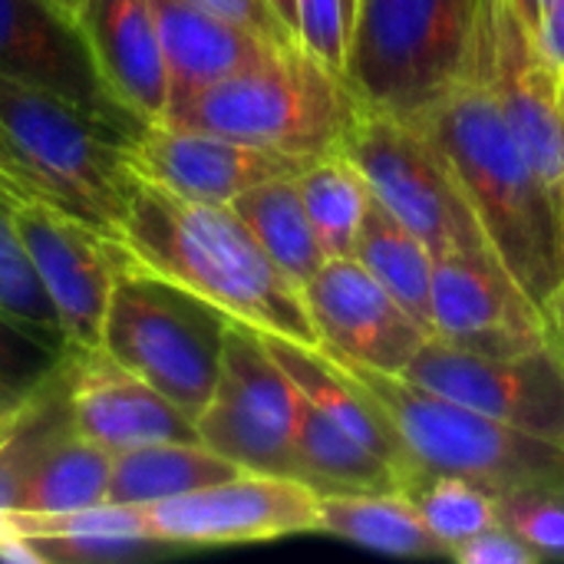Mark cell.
<instances>
[{"instance_id":"8fae6325","label":"cell","mask_w":564,"mask_h":564,"mask_svg":"<svg viewBox=\"0 0 564 564\" xmlns=\"http://www.w3.org/2000/svg\"><path fill=\"white\" fill-rule=\"evenodd\" d=\"M145 532L169 549L261 545L317 532L321 496L294 476L238 473L235 479L139 506Z\"/></svg>"},{"instance_id":"1f68e13d","label":"cell","mask_w":564,"mask_h":564,"mask_svg":"<svg viewBox=\"0 0 564 564\" xmlns=\"http://www.w3.org/2000/svg\"><path fill=\"white\" fill-rule=\"evenodd\" d=\"M66 347L43 340L0 311V403H23L63 367Z\"/></svg>"},{"instance_id":"7bdbcfd3","label":"cell","mask_w":564,"mask_h":564,"mask_svg":"<svg viewBox=\"0 0 564 564\" xmlns=\"http://www.w3.org/2000/svg\"><path fill=\"white\" fill-rule=\"evenodd\" d=\"M53 3H59L63 10H69V13H76V10H79V7H83L86 0H53Z\"/></svg>"},{"instance_id":"2e32d148","label":"cell","mask_w":564,"mask_h":564,"mask_svg":"<svg viewBox=\"0 0 564 564\" xmlns=\"http://www.w3.org/2000/svg\"><path fill=\"white\" fill-rule=\"evenodd\" d=\"M129 165L139 178L195 202L231 205L248 188L297 175L301 159L251 145L221 132L152 122L129 142Z\"/></svg>"},{"instance_id":"f546056e","label":"cell","mask_w":564,"mask_h":564,"mask_svg":"<svg viewBox=\"0 0 564 564\" xmlns=\"http://www.w3.org/2000/svg\"><path fill=\"white\" fill-rule=\"evenodd\" d=\"M0 311L50 344L66 347L56 307L36 274L30 248L17 228L13 205L0 195Z\"/></svg>"},{"instance_id":"9c48e42d","label":"cell","mask_w":564,"mask_h":564,"mask_svg":"<svg viewBox=\"0 0 564 564\" xmlns=\"http://www.w3.org/2000/svg\"><path fill=\"white\" fill-rule=\"evenodd\" d=\"M294 413L297 387L264 337L228 321L218 383L195 420L198 440L241 473L294 476Z\"/></svg>"},{"instance_id":"ab89813d","label":"cell","mask_w":564,"mask_h":564,"mask_svg":"<svg viewBox=\"0 0 564 564\" xmlns=\"http://www.w3.org/2000/svg\"><path fill=\"white\" fill-rule=\"evenodd\" d=\"M549 321H552L555 340L562 344L564 350V281L562 288H558V294H555V301H552V307H549Z\"/></svg>"},{"instance_id":"ba28073f","label":"cell","mask_w":564,"mask_h":564,"mask_svg":"<svg viewBox=\"0 0 564 564\" xmlns=\"http://www.w3.org/2000/svg\"><path fill=\"white\" fill-rule=\"evenodd\" d=\"M344 152L364 172L373 198L436 258H496L449 162L413 119L360 102Z\"/></svg>"},{"instance_id":"9a60e30c","label":"cell","mask_w":564,"mask_h":564,"mask_svg":"<svg viewBox=\"0 0 564 564\" xmlns=\"http://www.w3.org/2000/svg\"><path fill=\"white\" fill-rule=\"evenodd\" d=\"M433 337L486 357H516L555 340L549 314L496 258L440 254L433 268Z\"/></svg>"},{"instance_id":"d4e9b609","label":"cell","mask_w":564,"mask_h":564,"mask_svg":"<svg viewBox=\"0 0 564 564\" xmlns=\"http://www.w3.org/2000/svg\"><path fill=\"white\" fill-rule=\"evenodd\" d=\"M238 473L241 469L235 463H228L205 443H152L112 456L106 502L152 506L235 479Z\"/></svg>"},{"instance_id":"30bf717a","label":"cell","mask_w":564,"mask_h":564,"mask_svg":"<svg viewBox=\"0 0 564 564\" xmlns=\"http://www.w3.org/2000/svg\"><path fill=\"white\" fill-rule=\"evenodd\" d=\"M479 63L516 139L564 205V69L519 0H479Z\"/></svg>"},{"instance_id":"f35d334b","label":"cell","mask_w":564,"mask_h":564,"mask_svg":"<svg viewBox=\"0 0 564 564\" xmlns=\"http://www.w3.org/2000/svg\"><path fill=\"white\" fill-rule=\"evenodd\" d=\"M539 36H542L545 50L552 53V59L564 69V0H555L549 10H542Z\"/></svg>"},{"instance_id":"3957f363","label":"cell","mask_w":564,"mask_h":564,"mask_svg":"<svg viewBox=\"0 0 564 564\" xmlns=\"http://www.w3.org/2000/svg\"><path fill=\"white\" fill-rule=\"evenodd\" d=\"M357 109L360 99L347 79L304 46H288L175 102L162 122L221 132L311 162L344 149Z\"/></svg>"},{"instance_id":"e0dca14e","label":"cell","mask_w":564,"mask_h":564,"mask_svg":"<svg viewBox=\"0 0 564 564\" xmlns=\"http://www.w3.org/2000/svg\"><path fill=\"white\" fill-rule=\"evenodd\" d=\"M63 403L69 426L112 456L152 443H202L188 413L102 347L66 354Z\"/></svg>"},{"instance_id":"d6a6232c","label":"cell","mask_w":564,"mask_h":564,"mask_svg":"<svg viewBox=\"0 0 564 564\" xmlns=\"http://www.w3.org/2000/svg\"><path fill=\"white\" fill-rule=\"evenodd\" d=\"M499 519L545 562H564V486L502 492Z\"/></svg>"},{"instance_id":"b9f144b4","label":"cell","mask_w":564,"mask_h":564,"mask_svg":"<svg viewBox=\"0 0 564 564\" xmlns=\"http://www.w3.org/2000/svg\"><path fill=\"white\" fill-rule=\"evenodd\" d=\"M33 397H36V393H33ZM26 403H30V400H23V403H0V426H3L7 420H13Z\"/></svg>"},{"instance_id":"6da1fadb","label":"cell","mask_w":564,"mask_h":564,"mask_svg":"<svg viewBox=\"0 0 564 564\" xmlns=\"http://www.w3.org/2000/svg\"><path fill=\"white\" fill-rule=\"evenodd\" d=\"M449 162L486 241L549 314L564 281V205L516 139L476 56L446 96L413 116Z\"/></svg>"},{"instance_id":"8d00e7d4","label":"cell","mask_w":564,"mask_h":564,"mask_svg":"<svg viewBox=\"0 0 564 564\" xmlns=\"http://www.w3.org/2000/svg\"><path fill=\"white\" fill-rule=\"evenodd\" d=\"M198 7L271 40V43H281V46H301L297 36L284 26V20L274 13V7L268 0H195Z\"/></svg>"},{"instance_id":"4fadbf2b","label":"cell","mask_w":564,"mask_h":564,"mask_svg":"<svg viewBox=\"0 0 564 564\" xmlns=\"http://www.w3.org/2000/svg\"><path fill=\"white\" fill-rule=\"evenodd\" d=\"M17 228L56 307L66 350H99L122 254L112 238L53 202L13 205Z\"/></svg>"},{"instance_id":"ffe728a7","label":"cell","mask_w":564,"mask_h":564,"mask_svg":"<svg viewBox=\"0 0 564 564\" xmlns=\"http://www.w3.org/2000/svg\"><path fill=\"white\" fill-rule=\"evenodd\" d=\"M149 3H152L162 53H165L169 109L218 79H228L248 66H258L278 50H288L281 43H271L198 7L195 0H149Z\"/></svg>"},{"instance_id":"e575fe53","label":"cell","mask_w":564,"mask_h":564,"mask_svg":"<svg viewBox=\"0 0 564 564\" xmlns=\"http://www.w3.org/2000/svg\"><path fill=\"white\" fill-rule=\"evenodd\" d=\"M36 564L132 562L145 555L175 552L149 535H76V539H30L23 542Z\"/></svg>"},{"instance_id":"5bb4252c","label":"cell","mask_w":564,"mask_h":564,"mask_svg":"<svg viewBox=\"0 0 564 564\" xmlns=\"http://www.w3.org/2000/svg\"><path fill=\"white\" fill-rule=\"evenodd\" d=\"M321 350L357 367L403 373L426 344V327L354 258H327L304 284Z\"/></svg>"},{"instance_id":"4316f807","label":"cell","mask_w":564,"mask_h":564,"mask_svg":"<svg viewBox=\"0 0 564 564\" xmlns=\"http://www.w3.org/2000/svg\"><path fill=\"white\" fill-rule=\"evenodd\" d=\"M354 258L426 327L433 337V268L436 254L400 225L377 198L364 218V228L354 245Z\"/></svg>"},{"instance_id":"d6986e66","label":"cell","mask_w":564,"mask_h":564,"mask_svg":"<svg viewBox=\"0 0 564 564\" xmlns=\"http://www.w3.org/2000/svg\"><path fill=\"white\" fill-rule=\"evenodd\" d=\"M96 73L109 96L142 126L169 112V73L149 0H86L76 10Z\"/></svg>"},{"instance_id":"44dd1931","label":"cell","mask_w":564,"mask_h":564,"mask_svg":"<svg viewBox=\"0 0 564 564\" xmlns=\"http://www.w3.org/2000/svg\"><path fill=\"white\" fill-rule=\"evenodd\" d=\"M261 337H264L268 350L274 354V360L291 377V383L327 420H334L347 436H354L357 443H364L367 449L383 456L403 476V489H406V482L413 479V463H410L390 416L380 410V403L337 360H330L321 347H307L297 340L268 337V334H261Z\"/></svg>"},{"instance_id":"52a82bcc","label":"cell","mask_w":564,"mask_h":564,"mask_svg":"<svg viewBox=\"0 0 564 564\" xmlns=\"http://www.w3.org/2000/svg\"><path fill=\"white\" fill-rule=\"evenodd\" d=\"M225 324V314L182 288L122 268L106 314L102 350L198 420L218 383Z\"/></svg>"},{"instance_id":"8992f818","label":"cell","mask_w":564,"mask_h":564,"mask_svg":"<svg viewBox=\"0 0 564 564\" xmlns=\"http://www.w3.org/2000/svg\"><path fill=\"white\" fill-rule=\"evenodd\" d=\"M479 0H360L347 83L360 102L413 119L469 69Z\"/></svg>"},{"instance_id":"60d3db41","label":"cell","mask_w":564,"mask_h":564,"mask_svg":"<svg viewBox=\"0 0 564 564\" xmlns=\"http://www.w3.org/2000/svg\"><path fill=\"white\" fill-rule=\"evenodd\" d=\"M274 7V13L284 20V26L297 36V0H268ZM301 43V40H297Z\"/></svg>"},{"instance_id":"7c38bea8","label":"cell","mask_w":564,"mask_h":564,"mask_svg":"<svg viewBox=\"0 0 564 564\" xmlns=\"http://www.w3.org/2000/svg\"><path fill=\"white\" fill-rule=\"evenodd\" d=\"M403 377L499 423L564 443V350L558 340L516 357H486L426 337Z\"/></svg>"},{"instance_id":"603a6c76","label":"cell","mask_w":564,"mask_h":564,"mask_svg":"<svg viewBox=\"0 0 564 564\" xmlns=\"http://www.w3.org/2000/svg\"><path fill=\"white\" fill-rule=\"evenodd\" d=\"M317 532L340 542L397 555V558H449V549L433 535L413 496L397 492H330L321 496Z\"/></svg>"},{"instance_id":"836d02e7","label":"cell","mask_w":564,"mask_h":564,"mask_svg":"<svg viewBox=\"0 0 564 564\" xmlns=\"http://www.w3.org/2000/svg\"><path fill=\"white\" fill-rule=\"evenodd\" d=\"M360 0H297V40L330 73L347 79L350 36Z\"/></svg>"},{"instance_id":"484cf974","label":"cell","mask_w":564,"mask_h":564,"mask_svg":"<svg viewBox=\"0 0 564 564\" xmlns=\"http://www.w3.org/2000/svg\"><path fill=\"white\" fill-rule=\"evenodd\" d=\"M238 218L248 225L254 241L264 248V254L304 291V284L321 271L327 261L314 225L307 218L297 175H281L271 182H261L238 195L231 202Z\"/></svg>"},{"instance_id":"cb8c5ba5","label":"cell","mask_w":564,"mask_h":564,"mask_svg":"<svg viewBox=\"0 0 564 564\" xmlns=\"http://www.w3.org/2000/svg\"><path fill=\"white\" fill-rule=\"evenodd\" d=\"M294 476L317 496L403 489V476L383 456L347 436L301 390L294 413Z\"/></svg>"},{"instance_id":"f1b7e54d","label":"cell","mask_w":564,"mask_h":564,"mask_svg":"<svg viewBox=\"0 0 564 564\" xmlns=\"http://www.w3.org/2000/svg\"><path fill=\"white\" fill-rule=\"evenodd\" d=\"M413 496L420 516L433 529V535L453 552L456 545L502 525L499 519V496L459 479V476H443V473H416L406 489Z\"/></svg>"},{"instance_id":"7a4b0ae2","label":"cell","mask_w":564,"mask_h":564,"mask_svg":"<svg viewBox=\"0 0 564 564\" xmlns=\"http://www.w3.org/2000/svg\"><path fill=\"white\" fill-rule=\"evenodd\" d=\"M116 248L126 268L182 288L231 324L321 347L304 291L231 205L182 198L135 175Z\"/></svg>"},{"instance_id":"4dcf8cb0","label":"cell","mask_w":564,"mask_h":564,"mask_svg":"<svg viewBox=\"0 0 564 564\" xmlns=\"http://www.w3.org/2000/svg\"><path fill=\"white\" fill-rule=\"evenodd\" d=\"M63 423H69V416L63 403V367H59V373L36 397H30V403L13 420L0 426V516L13 506V489L30 456Z\"/></svg>"},{"instance_id":"7402d4cb","label":"cell","mask_w":564,"mask_h":564,"mask_svg":"<svg viewBox=\"0 0 564 564\" xmlns=\"http://www.w3.org/2000/svg\"><path fill=\"white\" fill-rule=\"evenodd\" d=\"M112 453L79 436L69 423L50 433L23 466L13 512H73L106 502Z\"/></svg>"},{"instance_id":"d590c367","label":"cell","mask_w":564,"mask_h":564,"mask_svg":"<svg viewBox=\"0 0 564 564\" xmlns=\"http://www.w3.org/2000/svg\"><path fill=\"white\" fill-rule=\"evenodd\" d=\"M449 558L459 564H545V558L522 542L512 529L496 525L449 552Z\"/></svg>"},{"instance_id":"277c9868","label":"cell","mask_w":564,"mask_h":564,"mask_svg":"<svg viewBox=\"0 0 564 564\" xmlns=\"http://www.w3.org/2000/svg\"><path fill=\"white\" fill-rule=\"evenodd\" d=\"M330 357V354H327ZM337 360V357H330ZM390 416L416 473L469 479L496 496L564 486V443H552L463 406L403 373L337 360Z\"/></svg>"},{"instance_id":"ac0fdd59","label":"cell","mask_w":564,"mask_h":564,"mask_svg":"<svg viewBox=\"0 0 564 564\" xmlns=\"http://www.w3.org/2000/svg\"><path fill=\"white\" fill-rule=\"evenodd\" d=\"M0 76L56 93L129 132L145 129L102 86L76 13L53 0H0Z\"/></svg>"},{"instance_id":"5b68a950","label":"cell","mask_w":564,"mask_h":564,"mask_svg":"<svg viewBox=\"0 0 564 564\" xmlns=\"http://www.w3.org/2000/svg\"><path fill=\"white\" fill-rule=\"evenodd\" d=\"M0 126L59 208L119 238L135 185L129 142L139 132L7 76H0Z\"/></svg>"},{"instance_id":"74e56055","label":"cell","mask_w":564,"mask_h":564,"mask_svg":"<svg viewBox=\"0 0 564 564\" xmlns=\"http://www.w3.org/2000/svg\"><path fill=\"white\" fill-rule=\"evenodd\" d=\"M0 195L10 205H20V202H53L46 195V188L33 178V172L26 169L20 152L13 149V142L3 132V126H0Z\"/></svg>"},{"instance_id":"83f0119b","label":"cell","mask_w":564,"mask_h":564,"mask_svg":"<svg viewBox=\"0 0 564 564\" xmlns=\"http://www.w3.org/2000/svg\"><path fill=\"white\" fill-rule=\"evenodd\" d=\"M297 188L324 254L327 258L354 254L357 235L373 202V192L364 172L357 169V162L344 149L324 152L304 162V169L297 172Z\"/></svg>"}]
</instances>
